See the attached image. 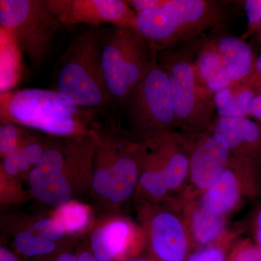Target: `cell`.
<instances>
[{
    "instance_id": "obj_1",
    "label": "cell",
    "mask_w": 261,
    "mask_h": 261,
    "mask_svg": "<svg viewBox=\"0 0 261 261\" xmlns=\"http://www.w3.org/2000/svg\"><path fill=\"white\" fill-rule=\"evenodd\" d=\"M94 149L90 132L51 140L29 176L33 197L56 209L91 190Z\"/></svg>"
},
{
    "instance_id": "obj_2",
    "label": "cell",
    "mask_w": 261,
    "mask_h": 261,
    "mask_svg": "<svg viewBox=\"0 0 261 261\" xmlns=\"http://www.w3.org/2000/svg\"><path fill=\"white\" fill-rule=\"evenodd\" d=\"M95 149L91 191L96 200L114 210L137 194L140 174V140L121 127L93 126Z\"/></svg>"
},
{
    "instance_id": "obj_3",
    "label": "cell",
    "mask_w": 261,
    "mask_h": 261,
    "mask_svg": "<svg viewBox=\"0 0 261 261\" xmlns=\"http://www.w3.org/2000/svg\"><path fill=\"white\" fill-rule=\"evenodd\" d=\"M231 2L165 0L137 15L136 29L154 56L224 25L233 15Z\"/></svg>"
},
{
    "instance_id": "obj_4",
    "label": "cell",
    "mask_w": 261,
    "mask_h": 261,
    "mask_svg": "<svg viewBox=\"0 0 261 261\" xmlns=\"http://www.w3.org/2000/svg\"><path fill=\"white\" fill-rule=\"evenodd\" d=\"M195 49L173 47L157 56L169 81L178 130L192 142L212 130L218 117L214 94L196 69Z\"/></svg>"
},
{
    "instance_id": "obj_5",
    "label": "cell",
    "mask_w": 261,
    "mask_h": 261,
    "mask_svg": "<svg viewBox=\"0 0 261 261\" xmlns=\"http://www.w3.org/2000/svg\"><path fill=\"white\" fill-rule=\"evenodd\" d=\"M96 111L70 102L56 90L28 89L1 97L2 123H12L59 138L87 135Z\"/></svg>"
},
{
    "instance_id": "obj_6",
    "label": "cell",
    "mask_w": 261,
    "mask_h": 261,
    "mask_svg": "<svg viewBox=\"0 0 261 261\" xmlns=\"http://www.w3.org/2000/svg\"><path fill=\"white\" fill-rule=\"evenodd\" d=\"M58 67L56 91L70 102L94 111L112 102L102 71L100 31L72 37Z\"/></svg>"
},
{
    "instance_id": "obj_7",
    "label": "cell",
    "mask_w": 261,
    "mask_h": 261,
    "mask_svg": "<svg viewBox=\"0 0 261 261\" xmlns=\"http://www.w3.org/2000/svg\"><path fill=\"white\" fill-rule=\"evenodd\" d=\"M100 33L105 81L112 102L121 108L157 56L136 29L113 27Z\"/></svg>"
},
{
    "instance_id": "obj_8",
    "label": "cell",
    "mask_w": 261,
    "mask_h": 261,
    "mask_svg": "<svg viewBox=\"0 0 261 261\" xmlns=\"http://www.w3.org/2000/svg\"><path fill=\"white\" fill-rule=\"evenodd\" d=\"M122 128L137 140L178 132L169 81L158 60L120 108Z\"/></svg>"
},
{
    "instance_id": "obj_9",
    "label": "cell",
    "mask_w": 261,
    "mask_h": 261,
    "mask_svg": "<svg viewBox=\"0 0 261 261\" xmlns=\"http://www.w3.org/2000/svg\"><path fill=\"white\" fill-rule=\"evenodd\" d=\"M0 25L34 67L47 61L64 27L40 0H1Z\"/></svg>"
},
{
    "instance_id": "obj_10",
    "label": "cell",
    "mask_w": 261,
    "mask_h": 261,
    "mask_svg": "<svg viewBox=\"0 0 261 261\" xmlns=\"http://www.w3.org/2000/svg\"><path fill=\"white\" fill-rule=\"evenodd\" d=\"M144 243L151 257L159 261H186L193 250L181 211L172 203L140 202Z\"/></svg>"
},
{
    "instance_id": "obj_11",
    "label": "cell",
    "mask_w": 261,
    "mask_h": 261,
    "mask_svg": "<svg viewBox=\"0 0 261 261\" xmlns=\"http://www.w3.org/2000/svg\"><path fill=\"white\" fill-rule=\"evenodd\" d=\"M261 197V164L231 154L219 178L199 197L200 205L226 218L247 201Z\"/></svg>"
},
{
    "instance_id": "obj_12",
    "label": "cell",
    "mask_w": 261,
    "mask_h": 261,
    "mask_svg": "<svg viewBox=\"0 0 261 261\" xmlns=\"http://www.w3.org/2000/svg\"><path fill=\"white\" fill-rule=\"evenodd\" d=\"M43 3L64 27L110 24L119 28L136 29L137 15L126 1L44 0Z\"/></svg>"
},
{
    "instance_id": "obj_13",
    "label": "cell",
    "mask_w": 261,
    "mask_h": 261,
    "mask_svg": "<svg viewBox=\"0 0 261 261\" xmlns=\"http://www.w3.org/2000/svg\"><path fill=\"white\" fill-rule=\"evenodd\" d=\"M231 156L226 141L213 130L193 141L187 187L176 201L178 208L208 190L224 171Z\"/></svg>"
},
{
    "instance_id": "obj_14",
    "label": "cell",
    "mask_w": 261,
    "mask_h": 261,
    "mask_svg": "<svg viewBox=\"0 0 261 261\" xmlns=\"http://www.w3.org/2000/svg\"><path fill=\"white\" fill-rule=\"evenodd\" d=\"M159 149L166 176V185L173 202L187 187L192 142L179 132L153 137Z\"/></svg>"
},
{
    "instance_id": "obj_15",
    "label": "cell",
    "mask_w": 261,
    "mask_h": 261,
    "mask_svg": "<svg viewBox=\"0 0 261 261\" xmlns=\"http://www.w3.org/2000/svg\"><path fill=\"white\" fill-rule=\"evenodd\" d=\"M65 234L64 228L56 220L44 217L18 226L13 230L12 237L18 253L37 258L56 252Z\"/></svg>"
},
{
    "instance_id": "obj_16",
    "label": "cell",
    "mask_w": 261,
    "mask_h": 261,
    "mask_svg": "<svg viewBox=\"0 0 261 261\" xmlns=\"http://www.w3.org/2000/svg\"><path fill=\"white\" fill-rule=\"evenodd\" d=\"M140 140V174L136 197L140 202L171 203L162 161L154 137Z\"/></svg>"
},
{
    "instance_id": "obj_17",
    "label": "cell",
    "mask_w": 261,
    "mask_h": 261,
    "mask_svg": "<svg viewBox=\"0 0 261 261\" xmlns=\"http://www.w3.org/2000/svg\"><path fill=\"white\" fill-rule=\"evenodd\" d=\"M142 234L128 220L113 218L94 228L90 237L91 251L98 261H114L137 244Z\"/></svg>"
},
{
    "instance_id": "obj_18",
    "label": "cell",
    "mask_w": 261,
    "mask_h": 261,
    "mask_svg": "<svg viewBox=\"0 0 261 261\" xmlns=\"http://www.w3.org/2000/svg\"><path fill=\"white\" fill-rule=\"evenodd\" d=\"M213 132L226 141L232 155L261 164V126L249 118L217 117Z\"/></svg>"
},
{
    "instance_id": "obj_19",
    "label": "cell",
    "mask_w": 261,
    "mask_h": 261,
    "mask_svg": "<svg viewBox=\"0 0 261 261\" xmlns=\"http://www.w3.org/2000/svg\"><path fill=\"white\" fill-rule=\"evenodd\" d=\"M194 248H202L219 243L230 232L226 229V218L204 208L195 199L181 209Z\"/></svg>"
},
{
    "instance_id": "obj_20",
    "label": "cell",
    "mask_w": 261,
    "mask_h": 261,
    "mask_svg": "<svg viewBox=\"0 0 261 261\" xmlns=\"http://www.w3.org/2000/svg\"><path fill=\"white\" fill-rule=\"evenodd\" d=\"M50 139L37 135L27 136L17 150L2 160L0 174L22 183L27 182L31 171L42 159Z\"/></svg>"
},
{
    "instance_id": "obj_21",
    "label": "cell",
    "mask_w": 261,
    "mask_h": 261,
    "mask_svg": "<svg viewBox=\"0 0 261 261\" xmlns=\"http://www.w3.org/2000/svg\"><path fill=\"white\" fill-rule=\"evenodd\" d=\"M233 82L247 78L253 69L257 57L243 38L224 36L213 39Z\"/></svg>"
},
{
    "instance_id": "obj_22",
    "label": "cell",
    "mask_w": 261,
    "mask_h": 261,
    "mask_svg": "<svg viewBox=\"0 0 261 261\" xmlns=\"http://www.w3.org/2000/svg\"><path fill=\"white\" fill-rule=\"evenodd\" d=\"M194 63L200 78L213 94L232 83L213 39H203L200 42Z\"/></svg>"
},
{
    "instance_id": "obj_23",
    "label": "cell",
    "mask_w": 261,
    "mask_h": 261,
    "mask_svg": "<svg viewBox=\"0 0 261 261\" xmlns=\"http://www.w3.org/2000/svg\"><path fill=\"white\" fill-rule=\"evenodd\" d=\"M260 92L246 80L233 82L214 94L217 116L248 118L250 102Z\"/></svg>"
},
{
    "instance_id": "obj_24",
    "label": "cell",
    "mask_w": 261,
    "mask_h": 261,
    "mask_svg": "<svg viewBox=\"0 0 261 261\" xmlns=\"http://www.w3.org/2000/svg\"><path fill=\"white\" fill-rule=\"evenodd\" d=\"M51 218L56 220L66 233H78L90 224L92 211L90 207L76 200L54 209Z\"/></svg>"
},
{
    "instance_id": "obj_25",
    "label": "cell",
    "mask_w": 261,
    "mask_h": 261,
    "mask_svg": "<svg viewBox=\"0 0 261 261\" xmlns=\"http://www.w3.org/2000/svg\"><path fill=\"white\" fill-rule=\"evenodd\" d=\"M28 133L19 125L2 123L0 126V156L4 159L14 152L23 143Z\"/></svg>"
},
{
    "instance_id": "obj_26",
    "label": "cell",
    "mask_w": 261,
    "mask_h": 261,
    "mask_svg": "<svg viewBox=\"0 0 261 261\" xmlns=\"http://www.w3.org/2000/svg\"><path fill=\"white\" fill-rule=\"evenodd\" d=\"M233 238L229 233L219 243L197 249L190 254L186 261H227V250Z\"/></svg>"
},
{
    "instance_id": "obj_27",
    "label": "cell",
    "mask_w": 261,
    "mask_h": 261,
    "mask_svg": "<svg viewBox=\"0 0 261 261\" xmlns=\"http://www.w3.org/2000/svg\"><path fill=\"white\" fill-rule=\"evenodd\" d=\"M227 261H261V249L254 242H239L228 255Z\"/></svg>"
},
{
    "instance_id": "obj_28",
    "label": "cell",
    "mask_w": 261,
    "mask_h": 261,
    "mask_svg": "<svg viewBox=\"0 0 261 261\" xmlns=\"http://www.w3.org/2000/svg\"><path fill=\"white\" fill-rule=\"evenodd\" d=\"M1 183V204H13L25 200V193L21 183L0 174Z\"/></svg>"
},
{
    "instance_id": "obj_29",
    "label": "cell",
    "mask_w": 261,
    "mask_h": 261,
    "mask_svg": "<svg viewBox=\"0 0 261 261\" xmlns=\"http://www.w3.org/2000/svg\"><path fill=\"white\" fill-rule=\"evenodd\" d=\"M243 3L247 19V29L243 38L245 40L261 27V0H246Z\"/></svg>"
},
{
    "instance_id": "obj_30",
    "label": "cell",
    "mask_w": 261,
    "mask_h": 261,
    "mask_svg": "<svg viewBox=\"0 0 261 261\" xmlns=\"http://www.w3.org/2000/svg\"><path fill=\"white\" fill-rule=\"evenodd\" d=\"M126 2L136 14L138 15L157 8L162 5L165 0H129Z\"/></svg>"
},
{
    "instance_id": "obj_31",
    "label": "cell",
    "mask_w": 261,
    "mask_h": 261,
    "mask_svg": "<svg viewBox=\"0 0 261 261\" xmlns=\"http://www.w3.org/2000/svg\"><path fill=\"white\" fill-rule=\"evenodd\" d=\"M254 243L261 249V207L255 214L253 221Z\"/></svg>"
},
{
    "instance_id": "obj_32",
    "label": "cell",
    "mask_w": 261,
    "mask_h": 261,
    "mask_svg": "<svg viewBox=\"0 0 261 261\" xmlns=\"http://www.w3.org/2000/svg\"><path fill=\"white\" fill-rule=\"evenodd\" d=\"M49 261H77V255L72 252L63 251L51 257Z\"/></svg>"
},
{
    "instance_id": "obj_33",
    "label": "cell",
    "mask_w": 261,
    "mask_h": 261,
    "mask_svg": "<svg viewBox=\"0 0 261 261\" xmlns=\"http://www.w3.org/2000/svg\"><path fill=\"white\" fill-rule=\"evenodd\" d=\"M261 77V54L260 56H257L256 60L254 64L253 69H252V73L249 75L245 80L250 81H254L257 79L260 78Z\"/></svg>"
},
{
    "instance_id": "obj_34",
    "label": "cell",
    "mask_w": 261,
    "mask_h": 261,
    "mask_svg": "<svg viewBox=\"0 0 261 261\" xmlns=\"http://www.w3.org/2000/svg\"><path fill=\"white\" fill-rule=\"evenodd\" d=\"M0 261H20L13 252L2 245L0 247Z\"/></svg>"
},
{
    "instance_id": "obj_35",
    "label": "cell",
    "mask_w": 261,
    "mask_h": 261,
    "mask_svg": "<svg viewBox=\"0 0 261 261\" xmlns=\"http://www.w3.org/2000/svg\"><path fill=\"white\" fill-rule=\"evenodd\" d=\"M77 261H98L90 250H84L77 255Z\"/></svg>"
},
{
    "instance_id": "obj_36",
    "label": "cell",
    "mask_w": 261,
    "mask_h": 261,
    "mask_svg": "<svg viewBox=\"0 0 261 261\" xmlns=\"http://www.w3.org/2000/svg\"><path fill=\"white\" fill-rule=\"evenodd\" d=\"M126 261H159L152 257H133V258L128 259Z\"/></svg>"
},
{
    "instance_id": "obj_37",
    "label": "cell",
    "mask_w": 261,
    "mask_h": 261,
    "mask_svg": "<svg viewBox=\"0 0 261 261\" xmlns=\"http://www.w3.org/2000/svg\"><path fill=\"white\" fill-rule=\"evenodd\" d=\"M248 82L253 84V85L255 86V87H256L259 90H260L261 92V77L260 78L257 79V80L251 81V82H250V81H248Z\"/></svg>"
},
{
    "instance_id": "obj_38",
    "label": "cell",
    "mask_w": 261,
    "mask_h": 261,
    "mask_svg": "<svg viewBox=\"0 0 261 261\" xmlns=\"http://www.w3.org/2000/svg\"><path fill=\"white\" fill-rule=\"evenodd\" d=\"M257 39H258L259 41L261 42V27L260 29H258V31H257Z\"/></svg>"
}]
</instances>
